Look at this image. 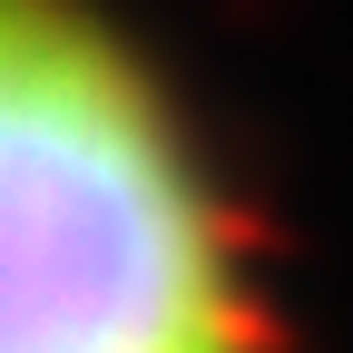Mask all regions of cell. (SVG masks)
<instances>
[{
	"label": "cell",
	"mask_w": 353,
	"mask_h": 353,
	"mask_svg": "<svg viewBox=\"0 0 353 353\" xmlns=\"http://www.w3.org/2000/svg\"><path fill=\"white\" fill-rule=\"evenodd\" d=\"M0 353H275L196 118L99 0L0 10Z\"/></svg>",
	"instance_id": "obj_1"
}]
</instances>
